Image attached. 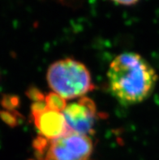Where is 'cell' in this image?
<instances>
[{
    "label": "cell",
    "mask_w": 159,
    "mask_h": 160,
    "mask_svg": "<svg viewBox=\"0 0 159 160\" xmlns=\"http://www.w3.org/2000/svg\"><path fill=\"white\" fill-rule=\"evenodd\" d=\"M107 80L112 95L121 104L131 106L151 96L157 85V74L142 55L124 52L111 61Z\"/></svg>",
    "instance_id": "1"
},
{
    "label": "cell",
    "mask_w": 159,
    "mask_h": 160,
    "mask_svg": "<svg viewBox=\"0 0 159 160\" xmlns=\"http://www.w3.org/2000/svg\"><path fill=\"white\" fill-rule=\"evenodd\" d=\"M47 81L52 92L65 100L78 99L94 89L89 69L72 58L51 63L47 69Z\"/></svg>",
    "instance_id": "2"
},
{
    "label": "cell",
    "mask_w": 159,
    "mask_h": 160,
    "mask_svg": "<svg viewBox=\"0 0 159 160\" xmlns=\"http://www.w3.org/2000/svg\"><path fill=\"white\" fill-rule=\"evenodd\" d=\"M32 148L37 160H91L93 143L90 136L68 132L53 140L38 136Z\"/></svg>",
    "instance_id": "3"
},
{
    "label": "cell",
    "mask_w": 159,
    "mask_h": 160,
    "mask_svg": "<svg viewBox=\"0 0 159 160\" xmlns=\"http://www.w3.org/2000/svg\"><path fill=\"white\" fill-rule=\"evenodd\" d=\"M62 113L69 132L87 136L93 132L97 115V107L89 97L85 96L67 103Z\"/></svg>",
    "instance_id": "4"
},
{
    "label": "cell",
    "mask_w": 159,
    "mask_h": 160,
    "mask_svg": "<svg viewBox=\"0 0 159 160\" xmlns=\"http://www.w3.org/2000/svg\"><path fill=\"white\" fill-rule=\"evenodd\" d=\"M31 119L40 133L39 136L49 140L60 138L69 132L63 113L49 108L45 99L33 102Z\"/></svg>",
    "instance_id": "5"
},
{
    "label": "cell",
    "mask_w": 159,
    "mask_h": 160,
    "mask_svg": "<svg viewBox=\"0 0 159 160\" xmlns=\"http://www.w3.org/2000/svg\"><path fill=\"white\" fill-rule=\"evenodd\" d=\"M45 102L49 108L62 112H63V110L65 109L67 104L63 98L54 92H51L45 96Z\"/></svg>",
    "instance_id": "6"
},
{
    "label": "cell",
    "mask_w": 159,
    "mask_h": 160,
    "mask_svg": "<svg viewBox=\"0 0 159 160\" xmlns=\"http://www.w3.org/2000/svg\"><path fill=\"white\" fill-rule=\"evenodd\" d=\"M110 1L122 6H133L139 2L140 0H110Z\"/></svg>",
    "instance_id": "7"
},
{
    "label": "cell",
    "mask_w": 159,
    "mask_h": 160,
    "mask_svg": "<svg viewBox=\"0 0 159 160\" xmlns=\"http://www.w3.org/2000/svg\"><path fill=\"white\" fill-rule=\"evenodd\" d=\"M30 160H32V159H30Z\"/></svg>",
    "instance_id": "8"
}]
</instances>
